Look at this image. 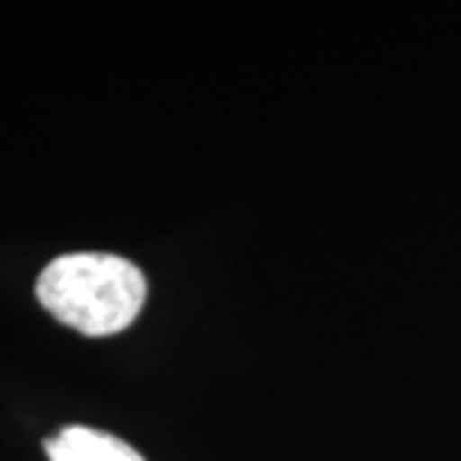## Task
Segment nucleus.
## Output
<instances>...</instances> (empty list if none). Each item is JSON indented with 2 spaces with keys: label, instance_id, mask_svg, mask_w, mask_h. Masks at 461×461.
<instances>
[{
  "label": "nucleus",
  "instance_id": "obj_1",
  "mask_svg": "<svg viewBox=\"0 0 461 461\" xmlns=\"http://www.w3.org/2000/svg\"><path fill=\"white\" fill-rule=\"evenodd\" d=\"M36 297L59 323L85 336H113L144 308L141 269L115 254H65L44 267Z\"/></svg>",
  "mask_w": 461,
  "mask_h": 461
},
{
  "label": "nucleus",
  "instance_id": "obj_2",
  "mask_svg": "<svg viewBox=\"0 0 461 461\" xmlns=\"http://www.w3.org/2000/svg\"><path fill=\"white\" fill-rule=\"evenodd\" d=\"M47 454L50 461H144L126 441L85 426L59 430L47 441Z\"/></svg>",
  "mask_w": 461,
  "mask_h": 461
}]
</instances>
